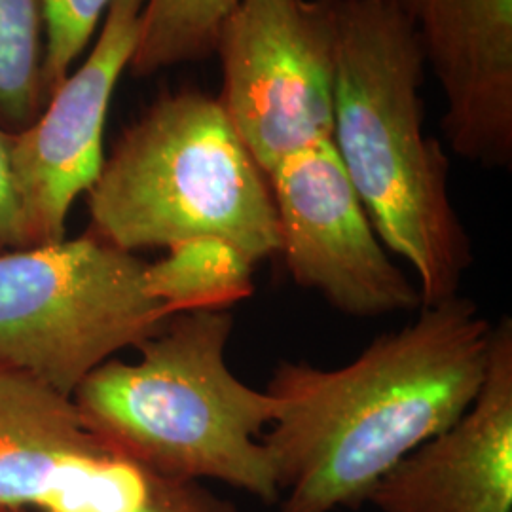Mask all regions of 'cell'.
<instances>
[{
	"label": "cell",
	"mask_w": 512,
	"mask_h": 512,
	"mask_svg": "<svg viewBox=\"0 0 512 512\" xmlns=\"http://www.w3.org/2000/svg\"><path fill=\"white\" fill-rule=\"evenodd\" d=\"M492 330L475 300L456 294L380 334L342 368L275 366L266 391L281 408L262 442L274 463L279 512L366 503L401 459L475 403Z\"/></svg>",
	"instance_id": "1"
},
{
	"label": "cell",
	"mask_w": 512,
	"mask_h": 512,
	"mask_svg": "<svg viewBox=\"0 0 512 512\" xmlns=\"http://www.w3.org/2000/svg\"><path fill=\"white\" fill-rule=\"evenodd\" d=\"M332 143L387 249L414 268L421 308L459 294L473 243L450 198L448 156L423 131L425 57L380 0H330Z\"/></svg>",
	"instance_id": "2"
},
{
	"label": "cell",
	"mask_w": 512,
	"mask_h": 512,
	"mask_svg": "<svg viewBox=\"0 0 512 512\" xmlns=\"http://www.w3.org/2000/svg\"><path fill=\"white\" fill-rule=\"evenodd\" d=\"M232 330L230 310L173 315L137 348V363H103L73 401L112 454L148 473L220 480L274 505L281 492L260 437L281 401L228 368Z\"/></svg>",
	"instance_id": "3"
},
{
	"label": "cell",
	"mask_w": 512,
	"mask_h": 512,
	"mask_svg": "<svg viewBox=\"0 0 512 512\" xmlns=\"http://www.w3.org/2000/svg\"><path fill=\"white\" fill-rule=\"evenodd\" d=\"M88 209L93 234L129 253L215 238L255 264L281 249L268 177L198 90L165 93L122 133Z\"/></svg>",
	"instance_id": "4"
},
{
	"label": "cell",
	"mask_w": 512,
	"mask_h": 512,
	"mask_svg": "<svg viewBox=\"0 0 512 512\" xmlns=\"http://www.w3.org/2000/svg\"><path fill=\"white\" fill-rule=\"evenodd\" d=\"M145 272L147 262L92 230L0 255V366L73 399L95 368L169 319Z\"/></svg>",
	"instance_id": "5"
},
{
	"label": "cell",
	"mask_w": 512,
	"mask_h": 512,
	"mask_svg": "<svg viewBox=\"0 0 512 512\" xmlns=\"http://www.w3.org/2000/svg\"><path fill=\"white\" fill-rule=\"evenodd\" d=\"M215 54L219 101L266 177L287 156L332 139L330 0H238Z\"/></svg>",
	"instance_id": "6"
},
{
	"label": "cell",
	"mask_w": 512,
	"mask_h": 512,
	"mask_svg": "<svg viewBox=\"0 0 512 512\" xmlns=\"http://www.w3.org/2000/svg\"><path fill=\"white\" fill-rule=\"evenodd\" d=\"M268 183L279 253L300 287L355 317L421 308L420 291L389 260L332 139L287 156Z\"/></svg>",
	"instance_id": "7"
},
{
	"label": "cell",
	"mask_w": 512,
	"mask_h": 512,
	"mask_svg": "<svg viewBox=\"0 0 512 512\" xmlns=\"http://www.w3.org/2000/svg\"><path fill=\"white\" fill-rule=\"evenodd\" d=\"M147 0H112L92 54L55 90L35 124L14 137L12 165L29 247L65 239L74 200L105 164L110 99L135 52Z\"/></svg>",
	"instance_id": "8"
},
{
	"label": "cell",
	"mask_w": 512,
	"mask_h": 512,
	"mask_svg": "<svg viewBox=\"0 0 512 512\" xmlns=\"http://www.w3.org/2000/svg\"><path fill=\"white\" fill-rule=\"evenodd\" d=\"M412 27L437 78L448 147L490 169L512 165V0H380Z\"/></svg>",
	"instance_id": "9"
},
{
	"label": "cell",
	"mask_w": 512,
	"mask_h": 512,
	"mask_svg": "<svg viewBox=\"0 0 512 512\" xmlns=\"http://www.w3.org/2000/svg\"><path fill=\"white\" fill-rule=\"evenodd\" d=\"M380 512H512V321L492 330L475 403L401 459L366 499Z\"/></svg>",
	"instance_id": "10"
},
{
	"label": "cell",
	"mask_w": 512,
	"mask_h": 512,
	"mask_svg": "<svg viewBox=\"0 0 512 512\" xmlns=\"http://www.w3.org/2000/svg\"><path fill=\"white\" fill-rule=\"evenodd\" d=\"M114 461L71 397L0 366V511L99 512Z\"/></svg>",
	"instance_id": "11"
},
{
	"label": "cell",
	"mask_w": 512,
	"mask_h": 512,
	"mask_svg": "<svg viewBox=\"0 0 512 512\" xmlns=\"http://www.w3.org/2000/svg\"><path fill=\"white\" fill-rule=\"evenodd\" d=\"M147 291L169 317L190 311L230 310L253 287V262L226 241L190 239L167 249V255L147 264Z\"/></svg>",
	"instance_id": "12"
},
{
	"label": "cell",
	"mask_w": 512,
	"mask_h": 512,
	"mask_svg": "<svg viewBox=\"0 0 512 512\" xmlns=\"http://www.w3.org/2000/svg\"><path fill=\"white\" fill-rule=\"evenodd\" d=\"M44 0H0V128L18 135L48 103Z\"/></svg>",
	"instance_id": "13"
},
{
	"label": "cell",
	"mask_w": 512,
	"mask_h": 512,
	"mask_svg": "<svg viewBox=\"0 0 512 512\" xmlns=\"http://www.w3.org/2000/svg\"><path fill=\"white\" fill-rule=\"evenodd\" d=\"M238 0H147L129 71L150 76L215 54L220 27Z\"/></svg>",
	"instance_id": "14"
},
{
	"label": "cell",
	"mask_w": 512,
	"mask_h": 512,
	"mask_svg": "<svg viewBox=\"0 0 512 512\" xmlns=\"http://www.w3.org/2000/svg\"><path fill=\"white\" fill-rule=\"evenodd\" d=\"M112 0H44V88L50 95L71 74Z\"/></svg>",
	"instance_id": "15"
},
{
	"label": "cell",
	"mask_w": 512,
	"mask_h": 512,
	"mask_svg": "<svg viewBox=\"0 0 512 512\" xmlns=\"http://www.w3.org/2000/svg\"><path fill=\"white\" fill-rule=\"evenodd\" d=\"M128 512H239L238 507L207 490L200 480L152 475L145 499Z\"/></svg>",
	"instance_id": "16"
},
{
	"label": "cell",
	"mask_w": 512,
	"mask_h": 512,
	"mask_svg": "<svg viewBox=\"0 0 512 512\" xmlns=\"http://www.w3.org/2000/svg\"><path fill=\"white\" fill-rule=\"evenodd\" d=\"M14 137L0 128V255L29 249L12 165Z\"/></svg>",
	"instance_id": "17"
},
{
	"label": "cell",
	"mask_w": 512,
	"mask_h": 512,
	"mask_svg": "<svg viewBox=\"0 0 512 512\" xmlns=\"http://www.w3.org/2000/svg\"><path fill=\"white\" fill-rule=\"evenodd\" d=\"M0 512H27V511H0Z\"/></svg>",
	"instance_id": "18"
}]
</instances>
